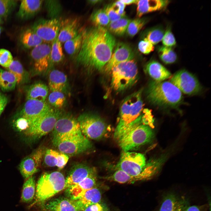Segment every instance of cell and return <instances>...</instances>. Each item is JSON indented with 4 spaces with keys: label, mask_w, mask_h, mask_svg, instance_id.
<instances>
[{
    "label": "cell",
    "mask_w": 211,
    "mask_h": 211,
    "mask_svg": "<svg viewBox=\"0 0 211 211\" xmlns=\"http://www.w3.org/2000/svg\"><path fill=\"white\" fill-rule=\"evenodd\" d=\"M81 30L82 43L76 55L77 62L89 70H102L115 46V38L103 27L95 26Z\"/></svg>",
    "instance_id": "cell-1"
},
{
    "label": "cell",
    "mask_w": 211,
    "mask_h": 211,
    "mask_svg": "<svg viewBox=\"0 0 211 211\" xmlns=\"http://www.w3.org/2000/svg\"><path fill=\"white\" fill-rule=\"evenodd\" d=\"M142 92V89H140L127 96L122 102L114 133L116 141L136 125L142 122H151L150 110L143 109Z\"/></svg>",
    "instance_id": "cell-2"
},
{
    "label": "cell",
    "mask_w": 211,
    "mask_h": 211,
    "mask_svg": "<svg viewBox=\"0 0 211 211\" xmlns=\"http://www.w3.org/2000/svg\"><path fill=\"white\" fill-rule=\"evenodd\" d=\"M148 101L152 104L163 107H176L181 102V92L168 81H151L146 92Z\"/></svg>",
    "instance_id": "cell-3"
},
{
    "label": "cell",
    "mask_w": 211,
    "mask_h": 211,
    "mask_svg": "<svg viewBox=\"0 0 211 211\" xmlns=\"http://www.w3.org/2000/svg\"><path fill=\"white\" fill-rule=\"evenodd\" d=\"M110 72L111 86L117 91H122L131 87L138 80L137 67L133 59L118 64L111 69Z\"/></svg>",
    "instance_id": "cell-4"
},
{
    "label": "cell",
    "mask_w": 211,
    "mask_h": 211,
    "mask_svg": "<svg viewBox=\"0 0 211 211\" xmlns=\"http://www.w3.org/2000/svg\"><path fill=\"white\" fill-rule=\"evenodd\" d=\"M52 142L60 152L69 156L86 152L93 147L91 142L83 134L81 130L53 138Z\"/></svg>",
    "instance_id": "cell-5"
},
{
    "label": "cell",
    "mask_w": 211,
    "mask_h": 211,
    "mask_svg": "<svg viewBox=\"0 0 211 211\" xmlns=\"http://www.w3.org/2000/svg\"><path fill=\"white\" fill-rule=\"evenodd\" d=\"M150 126L145 122L141 123L120 137L116 141L122 151H131L152 141L154 134Z\"/></svg>",
    "instance_id": "cell-6"
},
{
    "label": "cell",
    "mask_w": 211,
    "mask_h": 211,
    "mask_svg": "<svg viewBox=\"0 0 211 211\" xmlns=\"http://www.w3.org/2000/svg\"><path fill=\"white\" fill-rule=\"evenodd\" d=\"M146 164L143 154L134 152L122 151L119 160L115 167L133 176L135 182L147 180L142 172Z\"/></svg>",
    "instance_id": "cell-7"
},
{
    "label": "cell",
    "mask_w": 211,
    "mask_h": 211,
    "mask_svg": "<svg viewBox=\"0 0 211 211\" xmlns=\"http://www.w3.org/2000/svg\"><path fill=\"white\" fill-rule=\"evenodd\" d=\"M65 179L58 171L45 173L38 179L37 184L36 197L39 202H43L65 189Z\"/></svg>",
    "instance_id": "cell-8"
},
{
    "label": "cell",
    "mask_w": 211,
    "mask_h": 211,
    "mask_svg": "<svg viewBox=\"0 0 211 211\" xmlns=\"http://www.w3.org/2000/svg\"><path fill=\"white\" fill-rule=\"evenodd\" d=\"M81 131L88 139L99 140L108 133L109 127L99 116L90 113L80 115L77 119Z\"/></svg>",
    "instance_id": "cell-9"
},
{
    "label": "cell",
    "mask_w": 211,
    "mask_h": 211,
    "mask_svg": "<svg viewBox=\"0 0 211 211\" xmlns=\"http://www.w3.org/2000/svg\"><path fill=\"white\" fill-rule=\"evenodd\" d=\"M62 112L52 108L33 122L24 134L33 139L39 138L51 131Z\"/></svg>",
    "instance_id": "cell-10"
},
{
    "label": "cell",
    "mask_w": 211,
    "mask_h": 211,
    "mask_svg": "<svg viewBox=\"0 0 211 211\" xmlns=\"http://www.w3.org/2000/svg\"><path fill=\"white\" fill-rule=\"evenodd\" d=\"M170 82L181 92L191 95L199 93L201 87L197 78L188 71L182 69L175 73L171 78Z\"/></svg>",
    "instance_id": "cell-11"
},
{
    "label": "cell",
    "mask_w": 211,
    "mask_h": 211,
    "mask_svg": "<svg viewBox=\"0 0 211 211\" xmlns=\"http://www.w3.org/2000/svg\"><path fill=\"white\" fill-rule=\"evenodd\" d=\"M60 22L57 18L40 20L32 28L44 42L49 43L57 38Z\"/></svg>",
    "instance_id": "cell-12"
},
{
    "label": "cell",
    "mask_w": 211,
    "mask_h": 211,
    "mask_svg": "<svg viewBox=\"0 0 211 211\" xmlns=\"http://www.w3.org/2000/svg\"><path fill=\"white\" fill-rule=\"evenodd\" d=\"M51 47L49 43L43 42L31 50L30 55L34 69L36 72L45 73L48 69L51 63Z\"/></svg>",
    "instance_id": "cell-13"
},
{
    "label": "cell",
    "mask_w": 211,
    "mask_h": 211,
    "mask_svg": "<svg viewBox=\"0 0 211 211\" xmlns=\"http://www.w3.org/2000/svg\"><path fill=\"white\" fill-rule=\"evenodd\" d=\"M44 152L42 148H38L21 161L19 169L24 178L28 179L38 171Z\"/></svg>",
    "instance_id": "cell-14"
},
{
    "label": "cell",
    "mask_w": 211,
    "mask_h": 211,
    "mask_svg": "<svg viewBox=\"0 0 211 211\" xmlns=\"http://www.w3.org/2000/svg\"><path fill=\"white\" fill-rule=\"evenodd\" d=\"M51 108L45 101L27 100L19 116L26 119L29 122L30 126Z\"/></svg>",
    "instance_id": "cell-15"
},
{
    "label": "cell",
    "mask_w": 211,
    "mask_h": 211,
    "mask_svg": "<svg viewBox=\"0 0 211 211\" xmlns=\"http://www.w3.org/2000/svg\"><path fill=\"white\" fill-rule=\"evenodd\" d=\"M81 130L77 119L70 114L62 112L53 131V138L58 137Z\"/></svg>",
    "instance_id": "cell-16"
},
{
    "label": "cell",
    "mask_w": 211,
    "mask_h": 211,
    "mask_svg": "<svg viewBox=\"0 0 211 211\" xmlns=\"http://www.w3.org/2000/svg\"><path fill=\"white\" fill-rule=\"evenodd\" d=\"M95 174H97V171L95 168L84 164H76L72 167L65 179V189Z\"/></svg>",
    "instance_id": "cell-17"
},
{
    "label": "cell",
    "mask_w": 211,
    "mask_h": 211,
    "mask_svg": "<svg viewBox=\"0 0 211 211\" xmlns=\"http://www.w3.org/2000/svg\"><path fill=\"white\" fill-rule=\"evenodd\" d=\"M134 53L131 48L123 43L116 45L111 57L103 69L107 72H110L115 66L121 62L133 59Z\"/></svg>",
    "instance_id": "cell-18"
},
{
    "label": "cell",
    "mask_w": 211,
    "mask_h": 211,
    "mask_svg": "<svg viewBox=\"0 0 211 211\" xmlns=\"http://www.w3.org/2000/svg\"><path fill=\"white\" fill-rule=\"evenodd\" d=\"M48 211H83L76 200L59 198L50 200L45 205Z\"/></svg>",
    "instance_id": "cell-19"
},
{
    "label": "cell",
    "mask_w": 211,
    "mask_h": 211,
    "mask_svg": "<svg viewBox=\"0 0 211 211\" xmlns=\"http://www.w3.org/2000/svg\"><path fill=\"white\" fill-rule=\"evenodd\" d=\"M189 206L185 197L170 193L164 197L158 211H184Z\"/></svg>",
    "instance_id": "cell-20"
},
{
    "label": "cell",
    "mask_w": 211,
    "mask_h": 211,
    "mask_svg": "<svg viewBox=\"0 0 211 211\" xmlns=\"http://www.w3.org/2000/svg\"><path fill=\"white\" fill-rule=\"evenodd\" d=\"M79 21L77 18H67L61 21L57 38L61 43L76 36L80 32Z\"/></svg>",
    "instance_id": "cell-21"
},
{
    "label": "cell",
    "mask_w": 211,
    "mask_h": 211,
    "mask_svg": "<svg viewBox=\"0 0 211 211\" xmlns=\"http://www.w3.org/2000/svg\"><path fill=\"white\" fill-rule=\"evenodd\" d=\"M97 174L91 176L80 182L66 189L68 198L77 200L87 190L94 187L97 181Z\"/></svg>",
    "instance_id": "cell-22"
},
{
    "label": "cell",
    "mask_w": 211,
    "mask_h": 211,
    "mask_svg": "<svg viewBox=\"0 0 211 211\" xmlns=\"http://www.w3.org/2000/svg\"><path fill=\"white\" fill-rule=\"evenodd\" d=\"M170 1L167 0H141L137 3V15L140 17L144 14L162 9L168 5Z\"/></svg>",
    "instance_id": "cell-23"
},
{
    "label": "cell",
    "mask_w": 211,
    "mask_h": 211,
    "mask_svg": "<svg viewBox=\"0 0 211 211\" xmlns=\"http://www.w3.org/2000/svg\"><path fill=\"white\" fill-rule=\"evenodd\" d=\"M67 85V77L64 73L57 69L50 71L48 76V86L52 92L63 93L66 90Z\"/></svg>",
    "instance_id": "cell-24"
},
{
    "label": "cell",
    "mask_w": 211,
    "mask_h": 211,
    "mask_svg": "<svg viewBox=\"0 0 211 211\" xmlns=\"http://www.w3.org/2000/svg\"><path fill=\"white\" fill-rule=\"evenodd\" d=\"M43 1L41 0L21 1L17 13L18 16L23 19L30 18L40 10Z\"/></svg>",
    "instance_id": "cell-25"
},
{
    "label": "cell",
    "mask_w": 211,
    "mask_h": 211,
    "mask_svg": "<svg viewBox=\"0 0 211 211\" xmlns=\"http://www.w3.org/2000/svg\"><path fill=\"white\" fill-rule=\"evenodd\" d=\"M145 70L154 80L161 81L168 79L171 76V72L158 62L153 60L146 65Z\"/></svg>",
    "instance_id": "cell-26"
},
{
    "label": "cell",
    "mask_w": 211,
    "mask_h": 211,
    "mask_svg": "<svg viewBox=\"0 0 211 211\" xmlns=\"http://www.w3.org/2000/svg\"><path fill=\"white\" fill-rule=\"evenodd\" d=\"M101 192L96 187L87 190L76 200L81 206L84 210L88 207L101 202Z\"/></svg>",
    "instance_id": "cell-27"
},
{
    "label": "cell",
    "mask_w": 211,
    "mask_h": 211,
    "mask_svg": "<svg viewBox=\"0 0 211 211\" xmlns=\"http://www.w3.org/2000/svg\"><path fill=\"white\" fill-rule=\"evenodd\" d=\"M48 86L42 82L36 83L31 85L27 92L26 99L45 101L48 96Z\"/></svg>",
    "instance_id": "cell-28"
},
{
    "label": "cell",
    "mask_w": 211,
    "mask_h": 211,
    "mask_svg": "<svg viewBox=\"0 0 211 211\" xmlns=\"http://www.w3.org/2000/svg\"><path fill=\"white\" fill-rule=\"evenodd\" d=\"M22 44L27 48H33L43 42L32 28L24 30L20 37Z\"/></svg>",
    "instance_id": "cell-29"
},
{
    "label": "cell",
    "mask_w": 211,
    "mask_h": 211,
    "mask_svg": "<svg viewBox=\"0 0 211 211\" xmlns=\"http://www.w3.org/2000/svg\"><path fill=\"white\" fill-rule=\"evenodd\" d=\"M17 84L14 75L8 71L0 68V88L5 91L13 90Z\"/></svg>",
    "instance_id": "cell-30"
},
{
    "label": "cell",
    "mask_w": 211,
    "mask_h": 211,
    "mask_svg": "<svg viewBox=\"0 0 211 211\" xmlns=\"http://www.w3.org/2000/svg\"><path fill=\"white\" fill-rule=\"evenodd\" d=\"M35 181L34 177L31 176L27 179L23 185L21 200L24 203L31 202L35 196Z\"/></svg>",
    "instance_id": "cell-31"
},
{
    "label": "cell",
    "mask_w": 211,
    "mask_h": 211,
    "mask_svg": "<svg viewBox=\"0 0 211 211\" xmlns=\"http://www.w3.org/2000/svg\"><path fill=\"white\" fill-rule=\"evenodd\" d=\"M82 36L81 30L74 37L64 43V48L68 55H77L81 46Z\"/></svg>",
    "instance_id": "cell-32"
},
{
    "label": "cell",
    "mask_w": 211,
    "mask_h": 211,
    "mask_svg": "<svg viewBox=\"0 0 211 211\" xmlns=\"http://www.w3.org/2000/svg\"><path fill=\"white\" fill-rule=\"evenodd\" d=\"M131 20L124 17L116 21L110 22L108 28L112 33L118 35H123L127 30Z\"/></svg>",
    "instance_id": "cell-33"
},
{
    "label": "cell",
    "mask_w": 211,
    "mask_h": 211,
    "mask_svg": "<svg viewBox=\"0 0 211 211\" xmlns=\"http://www.w3.org/2000/svg\"><path fill=\"white\" fill-rule=\"evenodd\" d=\"M158 53L160 59L166 64L174 63L177 58L176 54L171 47L160 46L158 49Z\"/></svg>",
    "instance_id": "cell-34"
},
{
    "label": "cell",
    "mask_w": 211,
    "mask_h": 211,
    "mask_svg": "<svg viewBox=\"0 0 211 211\" xmlns=\"http://www.w3.org/2000/svg\"><path fill=\"white\" fill-rule=\"evenodd\" d=\"M64 57L62 43L57 38L52 42L50 51L51 63H59L62 61Z\"/></svg>",
    "instance_id": "cell-35"
},
{
    "label": "cell",
    "mask_w": 211,
    "mask_h": 211,
    "mask_svg": "<svg viewBox=\"0 0 211 211\" xmlns=\"http://www.w3.org/2000/svg\"><path fill=\"white\" fill-rule=\"evenodd\" d=\"M92 23L96 27L108 25L110 20L104 10L98 9L93 12L90 17Z\"/></svg>",
    "instance_id": "cell-36"
},
{
    "label": "cell",
    "mask_w": 211,
    "mask_h": 211,
    "mask_svg": "<svg viewBox=\"0 0 211 211\" xmlns=\"http://www.w3.org/2000/svg\"><path fill=\"white\" fill-rule=\"evenodd\" d=\"M164 33V29L161 27H154L147 32L144 40L148 41L153 45H155L162 40Z\"/></svg>",
    "instance_id": "cell-37"
},
{
    "label": "cell",
    "mask_w": 211,
    "mask_h": 211,
    "mask_svg": "<svg viewBox=\"0 0 211 211\" xmlns=\"http://www.w3.org/2000/svg\"><path fill=\"white\" fill-rule=\"evenodd\" d=\"M49 104L55 108L59 109L62 107L66 101V98L63 93L58 91H52L48 98Z\"/></svg>",
    "instance_id": "cell-38"
},
{
    "label": "cell",
    "mask_w": 211,
    "mask_h": 211,
    "mask_svg": "<svg viewBox=\"0 0 211 211\" xmlns=\"http://www.w3.org/2000/svg\"><path fill=\"white\" fill-rule=\"evenodd\" d=\"M6 69L15 76L17 84L21 82L23 78L24 71L22 64L19 61L13 60L10 66Z\"/></svg>",
    "instance_id": "cell-39"
},
{
    "label": "cell",
    "mask_w": 211,
    "mask_h": 211,
    "mask_svg": "<svg viewBox=\"0 0 211 211\" xmlns=\"http://www.w3.org/2000/svg\"><path fill=\"white\" fill-rule=\"evenodd\" d=\"M145 23V20L141 18H137L131 21L126 30L128 35L130 37H133L140 30Z\"/></svg>",
    "instance_id": "cell-40"
},
{
    "label": "cell",
    "mask_w": 211,
    "mask_h": 211,
    "mask_svg": "<svg viewBox=\"0 0 211 211\" xmlns=\"http://www.w3.org/2000/svg\"><path fill=\"white\" fill-rule=\"evenodd\" d=\"M16 1L0 0V16L6 18L16 5Z\"/></svg>",
    "instance_id": "cell-41"
},
{
    "label": "cell",
    "mask_w": 211,
    "mask_h": 211,
    "mask_svg": "<svg viewBox=\"0 0 211 211\" xmlns=\"http://www.w3.org/2000/svg\"><path fill=\"white\" fill-rule=\"evenodd\" d=\"M57 152L55 150L48 149L44 152V163L46 166L50 167L57 166L58 161Z\"/></svg>",
    "instance_id": "cell-42"
},
{
    "label": "cell",
    "mask_w": 211,
    "mask_h": 211,
    "mask_svg": "<svg viewBox=\"0 0 211 211\" xmlns=\"http://www.w3.org/2000/svg\"><path fill=\"white\" fill-rule=\"evenodd\" d=\"M13 59L12 55L8 50L0 49V65L7 68L11 65Z\"/></svg>",
    "instance_id": "cell-43"
},
{
    "label": "cell",
    "mask_w": 211,
    "mask_h": 211,
    "mask_svg": "<svg viewBox=\"0 0 211 211\" xmlns=\"http://www.w3.org/2000/svg\"><path fill=\"white\" fill-rule=\"evenodd\" d=\"M163 46L171 47L176 45L175 38L171 30L168 29L165 31L161 40Z\"/></svg>",
    "instance_id": "cell-44"
},
{
    "label": "cell",
    "mask_w": 211,
    "mask_h": 211,
    "mask_svg": "<svg viewBox=\"0 0 211 211\" xmlns=\"http://www.w3.org/2000/svg\"><path fill=\"white\" fill-rule=\"evenodd\" d=\"M13 125L17 130L24 133L28 129L30 124L26 119L19 116L14 121Z\"/></svg>",
    "instance_id": "cell-45"
},
{
    "label": "cell",
    "mask_w": 211,
    "mask_h": 211,
    "mask_svg": "<svg viewBox=\"0 0 211 211\" xmlns=\"http://www.w3.org/2000/svg\"><path fill=\"white\" fill-rule=\"evenodd\" d=\"M138 47L141 52L145 54H149L153 51L154 48V45L148 41L145 40L139 42Z\"/></svg>",
    "instance_id": "cell-46"
},
{
    "label": "cell",
    "mask_w": 211,
    "mask_h": 211,
    "mask_svg": "<svg viewBox=\"0 0 211 211\" xmlns=\"http://www.w3.org/2000/svg\"><path fill=\"white\" fill-rule=\"evenodd\" d=\"M104 10L110 22L116 21L124 17L117 13L113 9L111 5H108L106 7Z\"/></svg>",
    "instance_id": "cell-47"
},
{
    "label": "cell",
    "mask_w": 211,
    "mask_h": 211,
    "mask_svg": "<svg viewBox=\"0 0 211 211\" xmlns=\"http://www.w3.org/2000/svg\"><path fill=\"white\" fill-rule=\"evenodd\" d=\"M57 155L58 161L57 166L59 169H62L64 168L67 163L69 159V156L64 153L57 151Z\"/></svg>",
    "instance_id": "cell-48"
},
{
    "label": "cell",
    "mask_w": 211,
    "mask_h": 211,
    "mask_svg": "<svg viewBox=\"0 0 211 211\" xmlns=\"http://www.w3.org/2000/svg\"><path fill=\"white\" fill-rule=\"evenodd\" d=\"M111 6L115 12L118 14L124 16L125 12V5L120 0H118L114 3Z\"/></svg>",
    "instance_id": "cell-49"
},
{
    "label": "cell",
    "mask_w": 211,
    "mask_h": 211,
    "mask_svg": "<svg viewBox=\"0 0 211 211\" xmlns=\"http://www.w3.org/2000/svg\"><path fill=\"white\" fill-rule=\"evenodd\" d=\"M83 211H109L106 205L100 202L91 205L86 208Z\"/></svg>",
    "instance_id": "cell-50"
},
{
    "label": "cell",
    "mask_w": 211,
    "mask_h": 211,
    "mask_svg": "<svg viewBox=\"0 0 211 211\" xmlns=\"http://www.w3.org/2000/svg\"><path fill=\"white\" fill-rule=\"evenodd\" d=\"M7 102V97L0 92V116L4 110Z\"/></svg>",
    "instance_id": "cell-51"
},
{
    "label": "cell",
    "mask_w": 211,
    "mask_h": 211,
    "mask_svg": "<svg viewBox=\"0 0 211 211\" xmlns=\"http://www.w3.org/2000/svg\"><path fill=\"white\" fill-rule=\"evenodd\" d=\"M184 211H204L203 206L197 205L188 206Z\"/></svg>",
    "instance_id": "cell-52"
},
{
    "label": "cell",
    "mask_w": 211,
    "mask_h": 211,
    "mask_svg": "<svg viewBox=\"0 0 211 211\" xmlns=\"http://www.w3.org/2000/svg\"><path fill=\"white\" fill-rule=\"evenodd\" d=\"M138 1L137 0H120L125 5H129L133 4H137Z\"/></svg>",
    "instance_id": "cell-53"
},
{
    "label": "cell",
    "mask_w": 211,
    "mask_h": 211,
    "mask_svg": "<svg viewBox=\"0 0 211 211\" xmlns=\"http://www.w3.org/2000/svg\"><path fill=\"white\" fill-rule=\"evenodd\" d=\"M88 2L91 4H94L101 1L100 0H89Z\"/></svg>",
    "instance_id": "cell-54"
},
{
    "label": "cell",
    "mask_w": 211,
    "mask_h": 211,
    "mask_svg": "<svg viewBox=\"0 0 211 211\" xmlns=\"http://www.w3.org/2000/svg\"><path fill=\"white\" fill-rule=\"evenodd\" d=\"M1 31H2V28L1 26H0V35L1 33Z\"/></svg>",
    "instance_id": "cell-55"
},
{
    "label": "cell",
    "mask_w": 211,
    "mask_h": 211,
    "mask_svg": "<svg viewBox=\"0 0 211 211\" xmlns=\"http://www.w3.org/2000/svg\"><path fill=\"white\" fill-rule=\"evenodd\" d=\"M2 20L1 19V17L0 16V23L1 22Z\"/></svg>",
    "instance_id": "cell-56"
}]
</instances>
